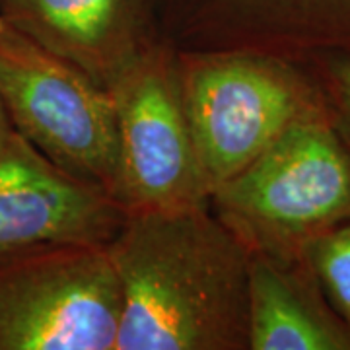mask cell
Masks as SVG:
<instances>
[{
    "instance_id": "ba28073f",
    "label": "cell",
    "mask_w": 350,
    "mask_h": 350,
    "mask_svg": "<svg viewBox=\"0 0 350 350\" xmlns=\"http://www.w3.org/2000/svg\"><path fill=\"white\" fill-rule=\"evenodd\" d=\"M247 313L251 350H350V325L304 257L251 253Z\"/></svg>"
},
{
    "instance_id": "6da1fadb",
    "label": "cell",
    "mask_w": 350,
    "mask_h": 350,
    "mask_svg": "<svg viewBox=\"0 0 350 350\" xmlns=\"http://www.w3.org/2000/svg\"><path fill=\"white\" fill-rule=\"evenodd\" d=\"M107 250L123 294L113 350L250 349L251 251L211 204L125 214Z\"/></svg>"
},
{
    "instance_id": "3957f363",
    "label": "cell",
    "mask_w": 350,
    "mask_h": 350,
    "mask_svg": "<svg viewBox=\"0 0 350 350\" xmlns=\"http://www.w3.org/2000/svg\"><path fill=\"white\" fill-rule=\"evenodd\" d=\"M0 101L14 131L49 162L115 199L119 135L111 92L2 16Z\"/></svg>"
},
{
    "instance_id": "7c38bea8",
    "label": "cell",
    "mask_w": 350,
    "mask_h": 350,
    "mask_svg": "<svg viewBox=\"0 0 350 350\" xmlns=\"http://www.w3.org/2000/svg\"><path fill=\"white\" fill-rule=\"evenodd\" d=\"M333 86L340 115L345 123L350 126V63L337 64L333 68Z\"/></svg>"
},
{
    "instance_id": "7a4b0ae2",
    "label": "cell",
    "mask_w": 350,
    "mask_h": 350,
    "mask_svg": "<svg viewBox=\"0 0 350 350\" xmlns=\"http://www.w3.org/2000/svg\"><path fill=\"white\" fill-rule=\"evenodd\" d=\"M208 202L251 253L300 259L313 238L350 222V144L317 101Z\"/></svg>"
},
{
    "instance_id": "4fadbf2b",
    "label": "cell",
    "mask_w": 350,
    "mask_h": 350,
    "mask_svg": "<svg viewBox=\"0 0 350 350\" xmlns=\"http://www.w3.org/2000/svg\"><path fill=\"white\" fill-rule=\"evenodd\" d=\"M14 137H16V131H14L12 123H10L8 115L2 107V101H0V154L8 148V144L12 142Z\"/></svg>"
},
{
    "instance_id": "5b68a950",
    "label": "cell",
    "mask_w": 350,
    "mask_h": 350,
    "mask_svg": "<svg viewBox=\"0 0 350 350\" xmlns=\"http://www.w3.org/2000/svg\"><path fill=\"white\" fill-rule=\"evenodd\" d=\"M181 98L213 193L243 172L319 98L286 64L251 55H208L185 64Z\"/></svg>"
},
{
    "instance_id": "30bf717a",
    "label": "cell",
    "mask_w": 350,
    "mask_h": 350,
    "mask_svg": "<svg viewBox=\"0 0 350 350\" xmlns=\"http://www.w3.org/2000/svg\"><path fill=\"white\" fill-rule=\"evenodd\" d=\"M325 298L350 325V222L331 228L313 238L304 251Z\"/></svg>"
},
{
    "instance_id": "277c9868",
    "label": "cell",
    "mask_w": 350,
    "mask_h": 350,
    "mask_svg": "<svg viewBox=\"0 0 350 350\" xmlns=\"http://www.w3.org/2000/svg\"><path fill=\"white\" fill-rule=\"evenodd\" d=\"M121 312L107 243L0 255V350H113Z\"/></svg>"
},
{
    "instance_id": "9c48e42d",
    "label": "cell",
    "mask_w": 350,
    "mask_h": 350,
    "mask_svg": "<svg viewBox=\"0 0 350 350\" xmlns=\"http://www.w3.org/2000/svg\"><path fill=\"white\" fill-rule=\"evenodd\" d=\"M0 16L105 88L144 49L125 0H0Z\"/></svg>"
},
{
    "instance_id": "8fae6325",
    "label": "cell",
    "mask_w": 350,
    "mask_h": 350,
    "mask_svg": "<svg viewBox=\"0 0 350 350\" xmlns=\"http://www.w3.org/2000/svg\"><path fill=\"white\" fill-rule=\"evenodd\" d=\"M301 22L350 29V0H280Z\"/></svg>"
},
{
    "instance_id": "8992f818",
    "label": "cell",
    "mask_w": 350,
    "mask_h": 350,
    "mask_svg": "<svg viewBox=\"0 0 350 350\" xmlns=\"http://www.w3.org/2000/svg\"><path fill=\"white\" fill-rule=\"evenodd\" d=\"M117 113L119 170L115 200L129 213L211 204L179 72L160 51L138 53L107 86Z\"/></svg>"
},
{
    "instance_id": "52a82bcc",
    "label": "cell",
    "mask_w": 350,
    "mask_h": 350,
    "mask_svg": "<svg viewBox=\"0 0 350 350\" xmlns=\"http://www.w3.org/2000/svg\"><path fill=\"white\" fill-rule=\"evenodd\" d=\"M125 211L16 133L0 154V255L43 243H109Z\"/></svg>"
}]
</instances>
